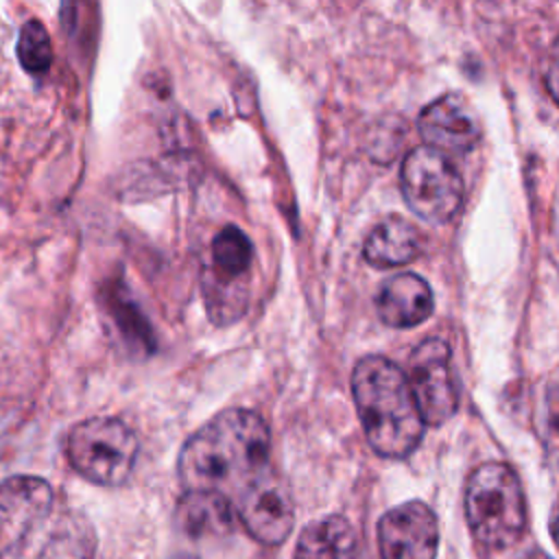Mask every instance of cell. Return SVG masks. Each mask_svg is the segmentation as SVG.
I'll use <instances>...</instances> for the list:
<instances>
[{
  "label": "cell",
  "instance_id": "1",
  "mask_svg": "<svg viewBox=\"0 0 559 559\" xmlns=\"http://www.w3.org/2000/svg\"><path fill=\"white\" fill-rule=\"evenodd\" d=\"M269 452L266 421L255 411L227 408L183 443L177 461L179 480L186 489H242L266 469Z\"/></svg>",
  "mask_w": 559,
  "mask_h": 559
},
{
  "label": "cell",
  "instance_id": "2",
  "mask_svg": "<svg viewBox=\"0 0 559 559\" xmlns=\"http://www.w3.org/2000/svg\"><path fill=\"white\" fill-rule=\"evenodd\" d=\"M352 393L371 450L384 459L408 456L424 437L408 376L384 356H365L352 371Z\"/></svg>",
  "mask_w": 559,
  "mask_h": 559
},
{
  "label": "cell",
  "instance_id": "3",
  "mask_svg": "<svg viewBox=\"0 0 559 559\" xmlns=\"http://www.w3.org/2000/svg\"><path fill=\"white\" fill-rule=\"evenodd\" d=\"M465 513L474 537L493 550L513 546L526 526L518 474L504 463L478 465L465 487Z\"/></svg>",
  "mask_w": 559,
  "mask_h": 559
},
{
  "label": "cell",
  "instance_id": "4",
  "mask_svg": "<svg viewBox=\"0 0 559 559\" xmlns=\"http://www.w3.org/2000/svg\"><path fill=\"white\" fill-rule=\"evenodd\" d=\"M133 430L116 417H90L74 424L66 439L70 465L90 483L114 487L122 485L138 459Z\"/></svg>",
  "mask_w": 559,
  "mask_h": 559
},
{
  "label": "cell",
  "instance_id": "5",
  "mask_svg": "<svg viewBox=\"0 0 559 559\" xmlns=\"http://www.w3.org/2000/svg\"><path fill=\"white\" fill-rule=\"evenodd\" d=\"M400 183L406 205L428 223H448L461 210L463 177L441 148L424 144L408 151L402 162Z\"/></svg>",
  "mask_w": 559,
  "mask_h": 559
},
{
  "label": "cell",
  "instance_id": "6",
  "mask_svg": "<svg viewBox=\"0 0 559 559\" xmlns=\"http://www.w3.org/2000/svg\"><path fill=\"white\" fill-rule=\"evenodd\" d=\"M55 491L39 476H9L0 483V559L17 555L50 518Z\"/></svg>",
  "mask_w": 559,
  "mask_h": 559
},
{
  "label": "cell",
  "instance_id": "7",
  "mask_svg": "<svg viewBox=\"0 0 559 559\" xmlns=\"http://www.w3.org/2000/svg\"><path fill=\"white\" fill-rule=\"evenodd\" d=\"M212 280H205L207 308L216 321L234 319L245 308V277L253 262L249 236L236 227H223L212 240Z\"/></svg>",
  "mask_w": 559,
  "mask_h": 559
},
{
  "label": "cell",
  "instance_id": "8",
  "mask_svg": "<svg viewBox=\"0 0 559 559\" xmlns=\"http://www.w3.org/2000/svg\"><path fill=\"white\" fill-rule=\"evenodd\" d=\"M236 513L247 533L264 546L282 544L295 524L290 491L269 467L240 489Z\"/></svg>",
  "mask_w": 559,
  "mask_h": 559
},
{
  "label": "cell",
  "instance_id": "9",
  "mask_svg": "<svg viewBox=\"0 0 559 559\" xmlns=\"http://www.w3.org/2000/svg\"><path fill=\"white\" fill-rule=\"evenodd\" d=\"M408 382L426 424L441 426L454 415L459 395L452 378L450 347L445 341L426 338L411 354Z\"/></svg>",
  "mask_w": 559,
  "mask_h": 559
},
{
  "label": "cell",
  "instance_id": "10",
  "mask_svg": "<svg viewBox=\"0 0 559 559\" xmlns=\"http://www.w3.org/2000/svg\"><path fill=\"white\" fill-rule=\"evenodd\" d=\"M439 524L426 502L411 500L386 511L378 522L382 559H435Z\"/></svg>",
  "mask_w": 559,
  "mask_h": 559
},
{
  "label": "cell",
  "instance_id": "11",
  "mask_svg": "<svg viewBox=\"0 0 559 559\" xmlns=\"http://www.w3.org/2000/svg\"><path fill=\"white\" fill-rule=\"evenodd\" d=\"M426 144L441 151L467 153L480 140V124L467 100L459 94H443L424 107L417 120Z\"/></svg>",
  "mask_w": 559,
  "mask_h": 559
},
{
  "label": "cell",
  "instance_id": "12",
  "mask_svg": "<svg viewBox=\"0 0 559 559\" xmlns=\"http://www.w3.org/2000/svg\"><path fill=\"white\" fill-rule=\"evenodd\" d=\"M236 518L227 493L216 489H186L175 509V522L190 539L223 537L234 528Z\"/></svg>",
  "mask_w": 559,
  "mask_h": 559
},
{
  "label": "cell",
  "instance_id": "13",
  "mask_svg": "<svg viewBox=\"0 0 559 559\" xmlns=\"http://www.w3.org/2000/svg\"><path fill=\"white\" fill-rule=\"evenodd\" d=\"M376 308L386 325L413 328L432 314L435 299L424 277L415 273H397L382 284Z\"/></svg>",
  "mask_w": 559,
  "mask_h": 559
},
{
  "label": "cell",
  "instance_id": "14",
  "mask_svg": "<svg viewBox=\"0 0 559 559\" xmlns=\"http://www.w3.org/2000/svg\"><path fill=\"white\" fill-rule=\"evenodd\" d=\"M421 251L419 229L402 216L380 221L362 245L365 260L376 269H393L413 262Z\"/></svg>",
  "mask_w": 559,
  "mask_h": 559
},
{
  "label": "cell",
  "instance_id": "15",
  "mask_svg": "<svg viewBox=\"0 0 559 559\" xmlns=\"http://www.w3.org/2000/svg\"><path fill=\"white\" fill-rule=\"evenodd\" d=\"M358 537L343 515L310 522L299 535L293 559H356Z\"/></svg>",
  "mask_w": 559,
  "mask_h": 559
},
{
  "label": "cell",
  "instance_id": "16",
  "mask_svg": "<svg viewBox=\"0 0 559 559\" xmlns=\"http://www.w3.org/2000/svg\"><path fill=\"white\" fill-rule=\"evenodd\" d=\"M94 550L96 537L90 522L79 513H63L31 559H94Z\"/></svg>",
  "mask_w": 559,
  "mask_h": 559
},
{
  "label": "cell",
  "instance_id": "17",
  "mask_svg": "<svg viewBox=\"0 0 559 559\" xmlns=\"http://www.w3.org/2000/svg\"><path fill=\"white\" fill-rule=\"evenodd\" d=\"M103 304H105V310L109 312L118 334L124 338V343H129L133 349L142 352V354H151L155 349V334H153L148 321L144 319V314L140 312V308L127 295L124 286H120L118 282H111L105 288Z\"/></svg>",
  "mask_w": 559,
  "mask_h": 559
},
{
  "label": "cell",
  "instance_id": "18",
  "mask_svg": "<svg viewBox=\"0 0 559 559\" xmlns=\"http://www.w3.org/2000/svg\"><path fill=\"white\" fill-rule=\"evenodd\" d=\"M17 59L20 66L33 76H41L48 72L52 63V44L41 22L28 20L22 26L17 37Z\"/></svg>",
  "mask_w": 559,
  "mask_h": 559
},
{
  "label": "cell",
  "instance_id": "19",
  "mask_svg": "<svg viewBox=\"0 0 559 559\" xmlns=\"http://www.w3.org/2000/svg\"><path fill=\"white\" fill-rule=\"evenodd\" d=\"M546 428L552 448L559 450V386H552L546 397Z\"/></svg>",
  "mask_w": 559,
  "mask_h": 559
},
{
  "label": "cell",
  "instance_id": "20",
  "mask_svg": "<svg viewBox=\"0 0 559 559\" xmlns=\"http://www.w3.org/2000/svg\"><path fill=\"white\" fill-rule=\"evenodd\" d=\"M544 83H546V90H548L550 98L559 105V41L555 44V48L548 57L546 72H544Z\"/></svg>",
  "mask_w": 559,
  "mask_h": 559
},
{
  "label": "cell",
  "instance_id": "21",
  "mask_svg": "<svg viewBox=\"0 0 559 559\" xmlns=\"http://www.w3.org/2000/svg\"><path fill=\"white\" fill-rule=\"evenodd\" d=\"M550 535H552V542L559 546V500H557V504H555V509H552V515H550Z\"/></svg>",
  "mask_w": 559,
  "mask_h": 559
},
{
  "label": "cell",
  "instance_id": "22",
  "mask_svg": "<svg viewBox=\"0 0 559 559\" xmlns=\"http://www.w3.org/2000/svg\"><path fill=\"white\" fill-rule=\"evenodd\" d=\"M170 559H197V557H192V555H177V557H170Z\"/></svg>",
  "mask_w": 559,
  "mask_h": 559
}]
</instances>
